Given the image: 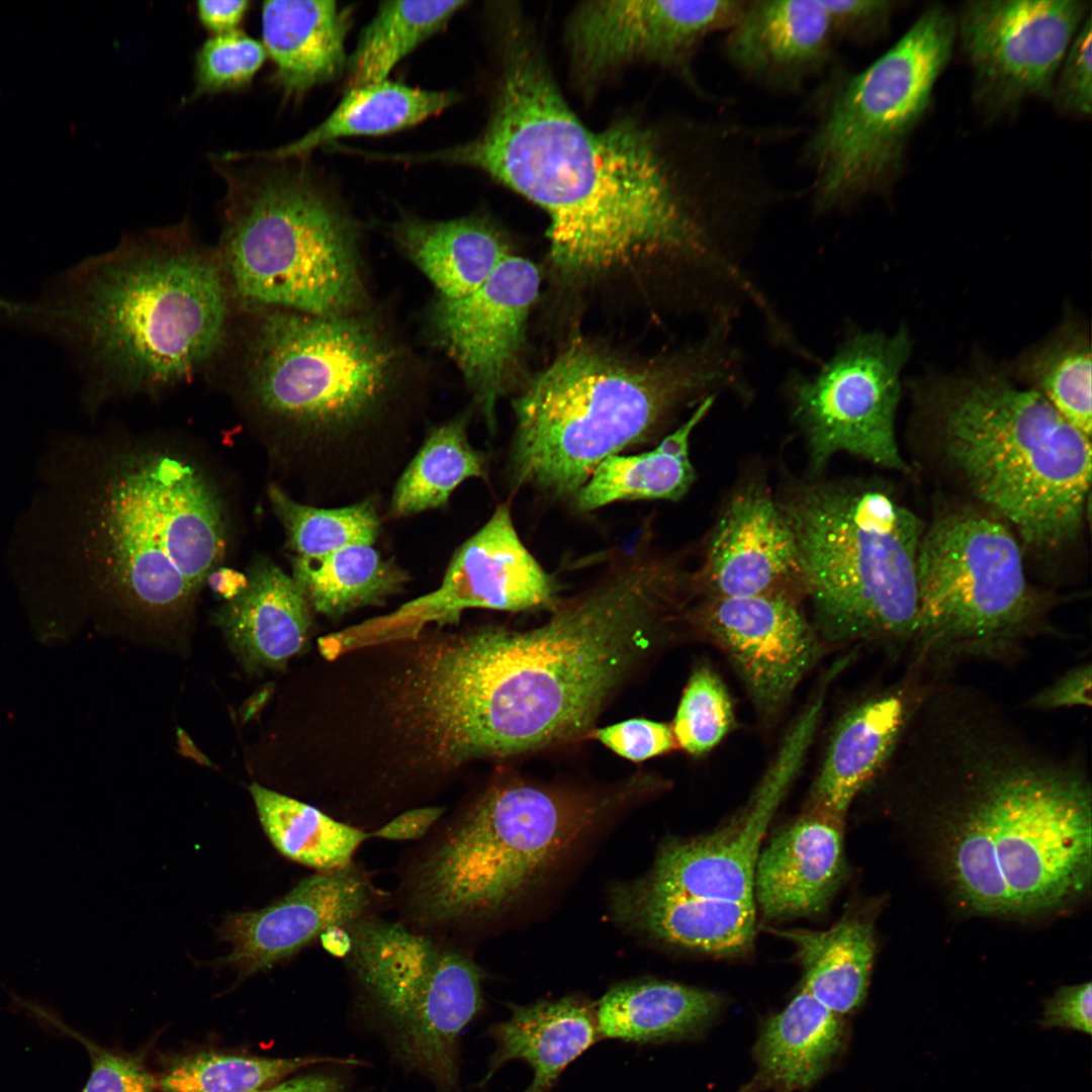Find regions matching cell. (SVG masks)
<instances>
[{
  "label": "cell",
  "mask_w": 1092,
  "mask_h": 1092,
  "mask_svg": "<svg viewBox=\"0 0 1092 1092\" xmlns=\"http://www.w3.org/2000/svg\"><path fill=\"white\" fill-rule=\"evenodd\" d=\"M483 171L544 210L557 272L584 280L644 262L677 264L706 288L739 273L749 208L740 160L720 133L688 164L632 118L602 130L570 109L534 40L515 23L485 128L411 156Z\"/></svg>",
  "instance_id": "obj_1"
},
{
  "label": "cell",
  "mask_w": 1092,
  "mask_h": 1092,
  "mask_svg": "<svg viewBox=\"0 0 1092 1092\" xmlns=\"http://www.w3.org/2000/svg\"><path fill=\"white\" fill-rule=\"evenodd\" d=\"M687 576L636 549L528 630L484 626L425 641L394 707L423 760L453 767L584 732L608 698L682 618Z\"/></svg>",
  "instance_id": "obj_2"
},
{
  "label": "cell",
  "mask_w": 1092,
  "mask_h": 1092,
  "mask_svg": "<svg viewBox=\"0 0 1092 1092\" xmlns=\"http://www.w3.org/2000/svg\"><path fill=\"white\" fill-rule=\"evenodd\" d=\"M38 473L7 550L10 573L31 598L176 618L233 550L224 480L178 438L64 434Z\"/></svg>",
  "instance_id": "obj_3"
},
{
  "label": "cell",
  "mask_w": 1092,
  "mask_h": 1092,
  "mask_svg": "<svg viewBox=\"0 0 1092 1092\" xmlns=\"http://www.w3.org/2000/svg\"><path fill=\"white\" fill-rule=\"evenodd\" d=\"M226 356L237 403L276 464L325 492L368 485L393 464L413 357L370 307L341 316L239 307Z\"/></svg>",
  "instance_id": "obj_4"
},
{
  "label": "cell",
  "mask_w": 1092,
  "mask_h": 1092,
  "mask_svg": "<svg viewBox=\"0 0 1092 1092\" xmlns=\"http://www.w3.org/2000/svg\"><path fill=\"white\" fill-rule=\"evenodd\" d=\"M238 307L216 249L186 221L124 237L67 270L36 299L0 295V320L70 347L89 414L113 398L156 396L226 357Z\"/></svg>",
  "instance_id": "obj_5"
},
{
  "label": "cell",
  "mask_w": 1092,
  "mask_h": 1092,
  "mask_svg": "<svg viewBox=\"0 0 1092 1092\" xmlns=\"http://www.w3.org/2000/svg\"><path fill=\"white\" fill-rule=\"evenodd\" d=\"M935 724L927 761L948 785L937 806L942 866L958 898L984 914L1054 910L1091 882V789L994 721Z\"/></svg>",
  "instance_id": "obj_6"
},
{
  "label": "cell",
  "mask_w": 1092,
  "mask_h": 1092,
  "mask_svg": "<svg viewBox=\"0 0 1092 1092\" xmlns=\"http://www.w3.org/2000/svg\"><path fill=\"white\" fill-rule=\"evenodd\" d=\"M743 369L730 331L719 325L651 366L574 344L514 401L510 476L516 485L574 497L605 458L648 439L687 401L745 394Z\"/></svg>",
  "instance_id": "obj_7"
},
{
  "label": "cell",
  "mask_w": 1092,
  "mask_h": 1092,
  "mask_svg": "<svg viewBox=\"0 0 1092 1092\" xmlns=\"http://www.w3.org/2000/svg\"><path fill=\"white\" fill-rule=\"evenodd\" d=\"M625 792H566L496 782L399 855L391 907L407 927L466 949L533 886Z\"/></svg>",
  "instance_id": "obj_8"
},
{
  "label": "cell",
  "mask_w": 1092,
  "mask_h": 1092,
  "mask_svg": "<svg viewBox=\"0 0 1092 1092\" xmlns=\"http://www.w3.org/2000/svg\"><path fill=\"white\" fill-rule=\"evenodd\" d=\"M923 399L941 451L974 497L1037 549L1081 530L1090 491V438L1037 391L979 369L937 379Z\"/></svg>",
  "instance_id": "obj_9"
},
{
  "label": "cell",
  "mask_w": 1092,
  "mask_h": 1092,
  "mask_svg": "<svg viewBox=\"0 0 1092 1092\" xmlns=\"http://www.w3.org/2000/svg\"><path fill=\"white\" fill-rule=\"evenodd\" d=\"M216 163L226 185L216 251L238 307L369 308L360 229L338 200L300 169Z\"/></svg>",
  "instance_id": "obj_10"
},
{
  "label": "cell",
  "mask_w": 1092,
  "mask_h": 1092,
  "mask_svg": "<svg viewBox=\"0 0 1092 1092\" xmlns=\"http://www.w3.org/2000/svg\"><path fill=\"white\" fill-rule=\"evenodd\" d=\"M779 505L794 533L817 633L912 645L920 519L873 482L793 484Z\"/></svg>",
  "instance_id": "obj_11"
},
{
  "label": "cell",
  "mask_w": 1092,
  "mask_h": 1092,
  "mask_svg": "<svg viewBox=\"0 0 1092 1092\" xmlns=\"http://www.w3.org/2000/svg\"><path fill=\"white\" fill-rule=\"evenodd\" d=\"M956 40V16L936 4L866 69L835 64L824 75L807 104L812 124L801 150L815 212L888 191Z\"/></svg>",
  "instance_id": "obj_12"
},
{
  "label": "cell",
  "mask_w": 1092,
  "mask_h": 1092,
  "mask_svg": "<svg viewBox=\"0 0 1092 1092\" xmlns=\"http://www.w3.org/2000/svg\"><path fill=\"white\" fill-rule=\"evenodd\" d=\"M919 659L1002 660L1041 631L1016 536L995 516L956 510L924 528L916 560Z\"/></svg>",
  "instance_id": "obj_13"
},
{
  "label": "cell",
  "mask_w": 1092,
  "mask_h": 1092,
  "mask_svg": "<svg viewBox=\"0 0 1092 1092\" xmlns=\"http://www.w3.org/2000/svg\"><path fill=\"white\" fill-rule=\"evenodd\" d=\"M344 930L345 972L395 1027L404 1059L428 1072L452 1068L459 1036L483 1005V975L470 952L383 914Z\"/></svg>",
  "instance_id": "obj_14"
},
{
  "label": "cell",
  "mask_w": 1092,
  "mask_h": 1092,
  "mask_svg": "<svg viewBox=\"0 0 1092 1092\" xmlns=\"http://www.w3.org/2000/svg\"><path fill=\"white\" fill-rule=\"evenodd\" d=\"M910 348L904 328L894 335L854 331L816 373L793 372L786 378L785 394L813 472L839 452L890 469L905 468L895 416Z\"/></svg>",
  "instance_id": "obj_15"
},
{
  "label": "cell",
  "mask_w": 1092,
  "mask_h": 1092,
  "mask_svg": "<svg viewBox=\"0 0 1092 1092\" xmlns=\"http://www.w3.org/2000/svg\"><path fill=\"white\" fill-rule=\"evenodd\" d=\"M556 594V582L524 545L504 504L455 550L437 589L389 615L341 630L337 645L348 654L413 641L429 624H456L465 610L473 608L553 610Z\"/></svg>",
  "instance_id": "obj_16"
},
{
  "label": "cell",
  "mask_w": 1092,
  "mask_h": 1092,
  "mask_svg": "<svg viewBox=\"0 0 1092 1092\" xmlns=\"http://www.w3.org/2000/svg\"><path fill=\"white\" fill-rule=\"evenodd\" d=\"M1090 14L1082 0H976L956 16L957 39L971 67L973 99L988 117L1050 100L1061 63Z\"/></svg>",
  "instance_id": "obj_17"
},
{
  "label": "cell",
  "mask_w": 1092,
  "mask_h": 1092,
  "mask_svg": "<svg viewBox=\"0 0 1092 1092\" xmlns=\"http://www.w3.org/2000/svg\"><path fill=\"white\" fill-rule=\"evenodd\" d=\"M745 0L588 1L569 17L566 40L580 83L599 82L635 62L676 72L702 96L693 61L703 42L726 31Z\"/></svg>",
  "instance_id": "obj_18"
},
{
  "label": "cell",
  "mask_w": 1092,
  "mask_h": 1092,
  "mask_svg": "<svg viewBox=\"0 0 1092 1092\" xmlns=\"http://www.w3.org/2000/svg\"><path fill=\"white\" fill-rule=\"evenodd\" d=\"M820 714L817 704L803 713L743 810L710 834L665 841L642 881L684 895L755 904L753 879L761 841L799 770Z\"/></svg>",
  "instance_id": "obj_19"
},
{
  "label": "cell",
  "mask_w": 1092,
  "mask_h": 1092,
  "mask_svg": "<svg viewBox=\"0 0 1092 1092\" xmlns=\"http://www.w3.org/2000/svg\"><path fill=\"white\" fill-rule=\"evenodd\" d=\"M539 288L535 264L509 254L475 291L453 300L437 297L427 312L430 342L457 366L489 429L517 367Z\"/></svg>",
  "instance_id": "obj_20"
},
{
  "label": "cell",
  "mask_w": 1092,
  "mask_h": 1092,
  "mask_svg": "<svg viewBox=\"0 0 1092 1092\" xmlns=\"http://www.w3.org/2000/svg\"><path fill=\"white\" fill-rule=\"evenodd\" d=\"M686 620L726 654L766 719L781 712L820 652L800 600L786 594L703 598Z\"/></svg>",
  "instance_id": "obj_21"
},
{
  "label": "cell",
  "mask_w": 1092,
  "mask_h": 1092,
  "mask_svg": "<svg viewBox=\"0 0 1092 1092\" xmlns=\"http://www.w3.org/2000/svg\"><path fill=\"white\" fill-rule=\"evenodd\" d=\"M390 906V891L380 888L361 862L314 872L274 903L228 916L218 934L232 950L219 964L251 976L290 959L325 933Z\"/></svg>",
  "instance_id": "obj_22"
},
{
  "label": "cell",
  "mask_w": 1092,
  "mask_h": 1092,
  "mask_svg": "<svg viewBox=\"0 0 1092 1092\" xmlns=\"http://www.w3.org/2000/svg\"><path fill=\"white\" fill-rule=\"evenodd\" d=\"M693 584L703 598L805 597L794 533L765 485L751 481L730 497Z\"/></svg>",
  "instance_id": "obj_23"
},
{
  "label": "cell",
  "mask_w": 1092,
  "mask_h": 1092,
  "mask_svg": "<svg viewBox=\"0 0 1092 1092\" xmlns=\"http://www.w3.org/2000/svg\"><path fill=\"white\" fill-rule=\"evenodd\" d=\"M837 44L823 0H752L726 30L722 48L746 80L796 94L835 65Z\"/></svg>",
  "instance_id": "obj_24"
},
{
  "label": "cell",
  "mask_w": 1092,
  "mask_h": 1092,
  "mask_svg": "<svg viewBox=\"0 0 1092 1092\" xmlns=\"http://www.w3.org/2000/svg\"><path fill=\"white\" fill-rule=\"evenodd\" d=\"M843 822L809 809L759 852L754 901L769 919L816 915L846 876Z\"/></svg>",
  "instance_id": "obj_25"
},
{
  "label": "cell",
  "mask_w": 1092,
  "mask_h": 1092,
  "mask_svg": "<svg viewBox=\"0 0 1092 1092\" xmlns=\"http://www.w3.org/2000/svg\"><path fill=\"white\" fill-rule=\"evenodd\" d=\"M248 583L213 615L249 671L281 668L307 644L312 609L294 578L269 558H254Z\"/></svg>",
  "instance_id": "obj_26"
},
{
  "label": "cell",
  "mask_w": 1092,
  "mask_h": 1092,
  "mask_svg": "<svg viewBox=\"0 0 1092 1092\" xmlns=\"http://www.w3.org/2000/svg\"><path fill=\"white\" fill-rule=\"evenodd\" d=\"M921 696L907 685L893 688L842 717L814 784L811 810L843 822L853 799L896 750Z\"/></svg>",
  "instance_id": "obj_27"
},
{
  "label": "cell",
  "mask_w": 1092,
  "mask_h": 1092,
  "mask_svg": "<svg viewBox=\"0 0 1092 1092\" xmlns=\"http://www.w3.org/2000/svg\"><path fill=\"white\" fill-rule=\"evenodd\" d=\"M619 921L662 942L717 957L747 953L755 937V904L702 898L642 880L614 890Z\"/></svg>",
  "instance_id": "obj_28"
},
{
  "label": "cell",
  "mask_w": 1092,
  "mask_h": 1092,
  "mask_svg": "<svg viewBox=\"0 0 1092 1092\" xmlns=\"http://www.w3.org/2000/svg\"><path fill=\"white\" fill-rule=\"evenodd\" d=\"M351 11L336 1L270 0L262 5V38L287 98H300L346 71Z\"/></svg>",
  "instance_id": "obj_29"
},
{
  "label": "cell",
  "mask_w": 1092,
  "mask_h": 1092,
  "mask_svg": "<svg viewBox=\"0 0 1092 1092\" xmlns=\"http://www.w3.org/2000/svg\"><path fill=\"white\" fill-rule=\"evenodd\" d=\"M842 1016L804 989L762 1025L753 1057L756 1073L741 1092H795L814 1085L846 1040Z\"/></svg>",
  "instance_id": "obj_30"
},
{
  "label": "cell",
  "mask_w": 1092,
  "mask_h": 1092,
  "mask_svg": "<svg viewBox=\"0 0 1092 1092\" xmlns=\"http://www.w3.org/2000/svg\"><path fill=\"white\" fill-rule=\"evenodd\" d=\"M391 235L434 285L437 297L448 300L475 291L511 254L500 230L479 215L445 220L403 216L391 226Z\"/></svg>",
  "instance_id": "obj_31"
},
{
  "label": "cell",
  "mask_w": 1092,
  "mask_h": 1092,
  "mask_svg": "<svg viewBox=\"0 0 1092 1092\" xmlns=\"http://www.w3.org/2000/svg\"><path fill=\"white\" fill-rule=\"evenodd\" d=\"M496 1046L484 1085L507 1062L520 1060L533 1070L524 1092H548L562 1071L600 1037L597 1011L574 997L512 1006L511 1016L490 1028Z\"/></svg>",
  "instance_id": "obj_32"
},
{
  "label": "cell",
  "mask_w": 1092,
  "mask_h": 1092,
  "mask_svg": "<svg viewBox=\"0 0 1092 1092\" xmlns=\"http://www.w3.org/2000/svg\"><path fill=\"white\" fill-rule=\"evenodd\" d=\"M724 1005L712 991L646 980L612 988L596 1011L601 1037L642 1044L696 1038Z\"/></svg>",
  "instance_id": "obj_33"
},
{
  "label": "cell",
  "mask_w": 1092,
  "mask_h": 1092,
  "mask_svg": "<svg viewBox=\"0 0 1092 1092\" xmlns=\"http://www.w3.org/2000/svg\"><path fill=\"white\" fill-rule=\"evenodd\" d=\"M460 94L426 90L388 79L349 89L331 114L289 145L252 156L287 161L304 158L338 139L379 135L414 126L455 104Z\"/></svg>",
  "instance_id": "obj_34"
},
{
  "label": "cell",
  "mask_w": 1092,
  "mask_h": 1092,
  "mask_svg": "<svg viewBox=\"0 0 1092 1092\" xmlns=\"http://www.w3.org/2000/svg\"><path fill=\"white\" fill-rule=\"evenodd\" d=\"M716 397L700 401L689 419L654 449L605 458L574 496L577 509L589 512L623 500L681 498L696 478L690 458L691 435Z\"/></svg>",
  "instance_id": "obj_35"
},
{
  "label": "cell",
  "mask_w": 1092,
  "mask_h": 1092,
  "mask_svg": "<svg viewBox=\"0 0 1092 1092\" xmlns=\"http://www.w3.org/2000/svg\"><path fill=\"white\" fill-rule=\"evenodd\" d=\"M771 930L796 946L804 971L802 989L840 1016L862 1004L876 951L870 919L847 913L826 930Z\"/></svg>",
  "instance_id": "obj_36"
},
{
  "label": "cell",
  "mask_w": 1092,
  "mask_h": 1092,
  "mask_svg": "<svg viewBox=\"0 0 1092 1092\" xmlns=\"http://www.w3.org/2000/svg\"><path fill=\"white\" fill-rule=\"evenodd\" d=\"M291 576L312 611L329 618L380 605L407 580L403 569L368 544L350 545L316 557H291Z\"/></svg>",
  "instance_id": "obj_37"
},
{
  "label": "cell",
  "mask_w": 1092,
  "mask_h": 1092,
  "mask_svg": "<svg viewBox=\"0 0 1092 1092\" xmlns=\"http://www.w3.org/2000/svg\"><path fill=\"white\" fill-rule=\"evenodd\" d=\"M262 827L285 857L328 872L355 860L370 831L351 825L321 809L257 784L250 787Z\"/></svg>",
  "instance_id": "obj_38"
},
{
  "label": "cell",
  "mask_w": 1092,
  "mask_h": 1092,
  "mask_svg": "<svg viewBox=\"0 0 1092 1092\" xmlns=\"http://www.w3.org/2000/svg\"><path fill=\"white\" fill-rule=\"evenodd\" d=\"M467 422L462 414L430 430L395 483L391 517L442 508L464 480L485 475L484 456L469 443Z\"/></svg>",
  "instance_id": "obj_39"
},
{
  "label": "cell",
  "mask_w": 1092,
  "mask_h": 1092,
  "mask_svg": "<svg viewBox=\"0 0 1092 1092\" xmlns=\"http://www.w3.org/2000/svg\"><path fill=\"white\" fill-rule=\"evenodd\" d=\"M467 4L464 0L381 2L348 57V89L387 80L403 58L442 30Z\"/></svg>",
  "instance_id": "obj_40"
},
{
  "label": "cell",
  "mask_w": 1092,
  "mask_h": 1092,
  "mask_svg": "<svg viewBox=\"0 0 1092 1092\" xmlns=\"http://www.w3.org/2000/svg\"><path fill=\"white\" fill-rule=\"evenodd\" d=\"M1091 365L1087 331L1083 326L1067 323L1051 340L1022 356L1015 372L1070 425L1090 438Z\"/></svg>",
  "instance_id": "obj_41"
},
{
  "label": "cell",
  "mask_w": 1092,
  "mask_h": 1092,
  "mask_svg": "<svg viewBox=\"0 0 1092 1092\" xmlns=\"http://www.w3.org/2000/svg\"><path fill=\"white\" fill-rule=\"evenodd\" d=\"M357 1064L355 1060L304 1056L271 1058L248 1053L203 1050L168 1061L158 1076L160 1092H257L306 1067Z\"/></svg>",
  "instance_id": "obj_42"
},
{
  "label": "cell",
  "mask_w": 1092,
  "mask_h": 1092,
  "mask_svg": "<svg viewBox=\"0 0 1092 1092\" xmlns=\"http://www.w3.org/2000/svg\"><path fill=\"white\" fill-rule=\"evenodd\" d=\"M271 508L283 527L291 557L322 556L341 548L373 545L380 519L372 497L338 508H318L292 498L278 484L268 486Z\"/></svg>",
  "instance_id": "obj_43"
},
{
  "label": "cell",
  "mask_w": 1092,
  "mask_h": 1092,
  "mask_svg": "<svg viewBox=\"0 0 1092 1092\" xmlns=\"http://www.w3.org/2000/svg\"><path fill=\"white\" fill-rule=\"evenodd\" d=\"M734 724L733 706L724 682L709 665H699L688 680L671 725L676 744L693 756L703 755Z\"/></svg>",
  "instance_id": "obj_44"
},
{
  "label": "cell",
  "mask_w": 1092,
  "mask_h": 1092,
  "mask_svg": "<svg viewBox=\"0 0 1092 1092\" xmlns=\"http://www.w3.org/2000/svg\"><path fill=\"white\" fill-rule=\"evenodd\" d=\"M266 57L263 43L244 31L212 35L196 54L191 99L248 86Z\"/></svg>",
  "instance_id": "obj_45"
},
{
  "label": "cell",
  "mask_w": 1092,
  "mask_h": 1092,
  "mask_svg": "<svg viewBox=\"0 0 1092 1092\" xmlns=\"http://www.w3.org/2000/svg\"><path fill=\"white\" fill-rule=\"evenodd\" d=\"M28 1010L78 1040L86 1050L90 1073L82 1092H155L158 1076L141 1054L114 1052L71 1028L41 1007L26 1003Z\"/></svg>",
  "instance_id": "obj_46"
},
{
  "label": "cell",
  "mask_w": 1092,
  "mask_h": 1092,
  "mask_svg": "<svg viewBox=\"0 0 1092 1092\" xmlns=\"http://www.w3.org/2000/svg\"><path fill=\"white\" fill-rule=\"evenodd\" d=\"M1091 13L1080 26L1058 71L1051 101L1061 112L1077 118L1092 113Z\"/></svg>",
  "instance_id": "obj_47"
},
{
  "label": "cell",
  "mask_w": 1092,
  "mask_h": 1092,
  "mask_svg": "<svg viewBox=\"0 0 1092 1092\" xmlns=\"http://www.w3.org/2000/svg\"><path fill=\"white\" fill-rule=\"evenodd\" d=\"M839 43H869L884 36L899 2L891 0H823Z\"/></svg>",
  "instance_id": "obj_48"
},
{
  "label": "cell",
  "mask_w": 1092,
  "mask_h": 1092,
  "mask_svg": "<svg viewBox=\"0 0 1092 1092\" xmlns=\"http://www.w3.org/2000/svg\"><path fill=\"white\" fill-rule=\"evenodd\" d=\"M594 737L616 754L632 761L664 754L676 746L671 726L643 718L628 719L597 729Z\"/></svg>",
  "instance_id": "obj_49"
},
{
  "label": "cell",
  "mask_w": 1092,
  "mask_h": 1092,
  "mask_svg": "<svg viewBox=\"0 0 1092 1092\" xmlns=\"http://www.w3.org/2000/svg\"><path fill=\"white\" fill-rule=\"evenodd\" d=\"M1039 1024L1043 1028H1067L1087 1034L1092 1030V985L1064 986L1045 1004Z\"/></svg>",
  "instance_id": "obj_50"
},
{
  "label": "cell",
  "mask_w": 1092,
  "mask_h": 1092,
  "mask_svg": "<svg viewBox=\"0 0 1092 1092\" xmlns=\"http://www.w3.org/2000/svg\"><path fill=\"white\" fill-rule=\"evenodd\" d=\"M1091 682V664L1081 663L1036 692L1028 700L1027 707L1036 711L1089 707L1092 697Z\"/></svg>",
  "instance_id": "obj_51"
},
{
  "label": "cell",
  "mask_w": 1092,
  "mask_h": 1092,
  "mask_svg": "<svg viewBox=\"0 0 1092 1092\" xmlns=\"http://www.w3.org/2000/svg\"><path fill=\"white\" fill-rule=\"evenodd\" d=\"M445 813V807L436 805L407 808L369 830L370 836L387 841L416 842L424 838Z\"/></svg>",
  "instance_id": "obj_52"
},
{
  "label": "cell",
  "mask_w": 1092,
  "mask_h": 1092,
  "mask_svg": "<svg viewBox=\"0 0 1092 1092\" xmlns=\"http://www.w3.org/2000/svg\"><path fill=\"white\" fill-rule=\"evenodd\" d=\"M250 5L251 2L248 0H200L196 3V11L204 27L214 34H220L236 30L246 16Z\"/></svg>",
  "instance_id": "obj_53"
},
{
  "label": "cell",
  "mask_w": 1092,
  "mask_h": 1092,
  "mask_svg": "<svg viewBox=\"0 0 1092 1092\" xmlns=\"http://www.w3.org/2000/svg\"><path fill=\"white\" fill-rule=\"evenodd\" d=\"M344 1084L333 1075L310 1074L285 1079L257 1092H343Z\"/></svg>",
  "instance_id": "obj_54"
},
{
  "label": "cell",
  "mask_w": 1092,
  "mask_h": 1092,
  "mask_svg": "<svg viewBox=\"0 0 1092 1092\" xmlns=\"http://www.w3.org/2000/svg\"><path fill=\"white\" fill-rule=\"evenodd\" d=\"M247 574L228 566L213 569L206 579V584L219 598L226 601L235 599L247 586Z\"/></svg>",
  "instance_id": "obj_55"
}]
</instances>
